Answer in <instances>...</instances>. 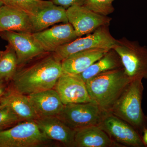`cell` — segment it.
<instances>
[{"mask_svg": "<svg viewBox=\"0 0 147 147\" xmlns=\"http://www.w3.org/2000/svg\"><path fill=\"white\" fill-rule=\"evenodd\" d=\"M4 5L17 9L30 16H35L44 9L53 4L45 0H1Z\"/></svg>", "mask_w": 147, "mask_h": 147, "instance_id": "22", "label": "cell"}, {"mask_svg": "<svg viewBox=\"0 0 147 147\" xmlns=\"http://www.w3.org/2000/svg\"><path fill=\"white\" fill-rule=\"evenodd\" d=\"M131 80L123 67L98 74L86 84L92 101L109 112Z\"/></svg>", "mask_w": 147, "mask_h": 147, "instance_id": "2", "label": "cell"}, {"mask_svg": "<svg viewBox=\"0 0 147 147\" xmlns=\"http://www.w3.org/2000/svg\"><path fill=\"white\" fill-rule=\"evenodd\" d=\"M35 121L49 140L59 142L65 147H74L75 130L67 126L57 116L38 118Z\"/></svg>", "mask_w": 147, "mask_h": 147, "instance_id": "13", "label": "cell"}, {"mask_svg": "<svg viewBox=\"0 0 147 147\" xmlns=\"http://www.w3.org/2000/svg\"><path fill=\"white\" fill-rule=\"evenodd\" d=\"M98 126L122 147H146L134 127L110 112L106 113Z\"/></svg>", "mask_w": 147, "mask_h": 147, "instance_id": "8", "label": "cell"}, {"mask_svg": "<svg viewBox=\"0 0 147 147\" xmlns=\"http://www.w3.org/2000/svg\"><path fill=\"white\" fill-rule=\"evenodd\" d=\"M4 106L5 105L2 103L1 101V100H0V109L2 108L3 107H4Z\"/></svg>", "mask_w": 147, "mask_h": 147, "instance_id": "28", "label": "cell"}, {"mask_svg": "<svg viewBox=\"0 0 147 147\" xmlns=\"http://www.w3.org/2000/svg\"><path fill=\"white\" fill-rule=\"evenodd\" d=\"M68 22L79 37L89 34L104 26H110L112 18L98 14L84 5H74L66 9Z\"/></svg>", "mask_w": 147, "mask_h": 147, "instance_id": "9", "label": "cell"}, {"mask_svg": "<svg viewBox=\"0 0 147 147\" xmlns=\"http://www.w3.org/2000/svg\"><path fill=\"white\" fill-rule=\"evenodd\" d=\"M5 31L33 33L30 16L22 11L4 5L0 9V32Z\"/></svg>", "mask_w": 147, "mask_h": 147, "instance_id": "16", "label": "cell"}, {"mask_svg": "<svg viewBox=\"0 0 147 147\" xmlns=\"http://www.w3.org/2000/svg\"><path fill=\"white\" fill-rule=\"evenodd\" d=\"M116 41L110 33L109 26H104L86 36L80 37L63 45L53 53L55 57L61 62L71 55L85 50L94 48L112 49Z\"/></svg>", "mask_w": 147, "mask_h": 147, "instance_id": "7", "label": "cell"}, {"mask_svg": "<svg viewBox=\"0 0 147 147\" xmlns=\"http://www.w3.org/2000/svg\"><path fill=\"white\" fill-rule=\"evenodd\" d=\"M123 67L121 58L114 49H110L86 70L79 74L85 83L100 74Z\"/></svg>", "mask_w": 147, "mask_h": 147, "instance_id": "20", "label": "cell"}, {"mask_svg": "<svg viewBox=\"0 0 147 147\" xmlns=\"http://www.w3.org/2000/svg\"><path fill=\"white\" fill-rule=\"evenodd\" d=\"M32 34L38 44L47 53H54L63 45L79 38L69 23L55 25Z\"/></svg>", "mask_w": 147, "mask_h": 147, "instance_id": "12", "label": "cell"}, {"mask_svg": "<svg viewBox=\"0 0 147 147\" xmlns=\"http://www.w3.org/2000/svg\"><path fill=\"white\" fill-rule=\"evenodd\" d=\"M74 147H122L98 125L75 131Z\"/></svg>", "mask_w": 147, "mask_h": 147, "instance_id": "18", "label": "cell"}, {"mask_svg": "<svg viewBox=\"0 0 147 147\" xmlns=\"http://www.w3.org/2000/svg\"><path fill=\"white\" fill-rule=\"evenodd\" d=\"M49 140L34 121H24L0 130V147H39L48 145Z\"/></svg>", "mask_w": 147, "mask_h": 147, "instance_id": "5", "label": "cell"}, {"mask_svg": "<svg viewBox=\"0 0 147 147\" xmlns=\"http://www.w3.org/2000/svg\"><path fill=\"white\" fill-rule=\"evenodd\" d=\"M54 89L64 105L92 101L86 83L79 74L63 73Z\"/></svg>", "mask_w": 147, "mask_h": 147, "instance_id": "11", "label": "cell"}, {"mask_svg": "<svg viewBox=\"0 0 147 147\" xmlns=\"http://www.w3.org/2000/svg\"><path fill=\"white\" fill-rule=\"evenodd\" d=\"M109 50L94 48L69 56L61 61L63 73L76 75L83 73Z\"/></svg>", "mask_w": 147, "mask_h": 147, "instance_id": "15", "label": "cell"}, {"mask_svg": "<svg viewBox=\"0 0 147 147\" xmlns=\"http://www.w3.org/2000/svg\"><path fill=\"white\" fill-rule=\"evenodd\" d=\"M9 83L0 82V98L4 94L8 88Z\"/></svg>", "mask_w": 147, "mask_h": 147, "instance_id": "26", "label": "cell"}, {"mask_svg": "<svg viewBox=\"0 0 147 147\" xmlns=\"http://www.w3.org/2000/svg\"><path fill=\"white\" fill-rule=\"evenodd\" d=\"M106 113L91 101L64 105L57 117L76 131L87 127L99 125Z\"/></svg>", "mask_w": 147, "mask_h": 147, "instance_id": "6", "label": "cell"}, {"mask_svg": "<svg viewBox=\"0 0 147 147\" xmlns=\"http://www.w3.org/2000/svg\"><path fill=\"white\" fill-rule=\"evenodd\" d=\"M115 0H86L84 6L98 14L108 16L115 11L113 3Z\"/></svg>", "mask_w": 147, "mask_h": 147, "instance_id": "23", "label": "cell"}, {"mask_svg": "<svg viewBox=\"0 0 147 147\" xmlns=\"http://www.w3.org/2000/svg\"><path fill=\"white\" fill-rule=\"evenodd\" d=\"M56 5L60 6L66 9L74 5H84L86 0H51Z\"/></svg>", "mask_w": 147, "mask_h": 147, "instance_id": "25", "label": "cell"}, {"mask_svg": "<svg viewBox=\"0 0 147 147\" xmlns=\"http://www.w3.org/2000/svg\"><path fill=\"white\" fill-rule=\"evenodd\" d=\"M3 51H0V57H1V56L2 54Z\"/></svg>", "mask_w": 147, "mask_h": 147, "instance_id": "30", "label": "cell"}, {"mask_svg": "<svg viewBox=\"0 0 147 147\" xmlns=\"http://www.w3.org/2000/svg\"><path fill=\"white\" fill-rule=\"evenodd\" d=\"M142 80H131L109 112L129 124L142 136L147 129V116L142 108L144 90Z\"/></svg>", "mask_w": 147, "mask_h": 147, "instance_id": "3", "label": "cell"}, {"mask_svg": "<svg viewBox=\"0 0 147 147\" xmlns=\"http://www.w3.org/2000/svg\"><path fill=\"white\" fill-rule=\"evenodd\" d=\"M121 58L125 73L131 80L147 79V46L123 37L113 47Z\"/></svg>", "mask_w": 147, "mask_h": 147, "instance_id": "4", "label": "cell"}, {"mask_svg": "<svg viewBox=\"0 0 147 147\" xmlns=\"http://www.w3.org/2000/svg\"><path fill=\"white\" fill-rule=\"evenodd\" d=\"M30 17L34 33L41 31L58 23H69L66 9L54 4Z\"/></svg>", "mask_w": 147, "mask_h": 147, "instance_id": "19", "label": "cell"}, {"mask_svg": "<svg viewBox=\"0 0 147 147\" xmlns=\"http://www.w3.org/2000/svg\"><path fill=\"white\" fill-rule=\"evenodd\" d=\"M22 121L12 110L7 106L0 109V129H6Z\"/></svg>", "mask_w": 147, "mask_h": 147, "instance_id": "24", "label": "cell"}, {"mask_svg": "<svg viewBox=\"0 0 147 147\" xmlns=\"http://www.w3.org/2000/svg\"><path fill=\"white\" fill-rule=\"evenodd\" d=\"M4 5L2 1L1 0H0V9Z\"/></svg>", "mask_w": 147, "mask_h": 147, "instance_id": "29", "label": "cell"}, {"mask_svg": "<svg viewBox=\"0 0 147 147\" xmlns=\"http://www.w3.org/2000/svg\"><path fill=\"white\" fill-rule=\"evenodd\" d=\"M15 51L18 67L24 65L45 53L35 39L32 33L5 31L0 32Z\"/></svg>", "mask_w": 147, "mask_h": 147, "instance_id": "10", "label": "cell"}, {"mask_svg": "<svg viewBox=\"0 0 147 147\" xmlns=\"http://www.w3.org/2000/svg\"><path fill=\"white\" fill-rule=\"evenodd\" d=\"M28 96L38 118L57 116L64 106L59 96L54 88Z\"/></svg>", "mask_w": 147, "mask_h": 147, "instance_id": "14", "label": "cell"}, {"mask_svg": "<svg viewBox=\"0 0 147 147\" xmlns=\"http://www.w3.org/2000/svg\"><path fill=\"white\" fill-rule=\"evenodd\" d=\"M142 139L146 147H147V129H146L143 132Z\"/></svg>", "mask_w": 147, "mask_h": 147, "instance_id": "27", "label": "cell"}, {"mask_svg": "<svg viewBox=\"0 0 147 147\" xmlns=\"http://www.w3.org/2000/svg\"><path fill=\"white\" fill-rule=\"evenodd\" d=\"M18 68L15 51L8 44L0 57V82L10 83Z\"/></svg>", "mask_w": 147, "mask_h": 147, "instance_id": "21", "label": "cell"}, {"mask_svg": "<svg viewBox=\"0 0 147 147\" xmlns=\"http://www.w3.org/2000/svg\"><path fill=\"white\" fill-rule=\"evenodd\" d=\"M0 100L5 106L10 108L22 121H35L38 118L28 96L17 91L10 84Z\"/></svg>", "mask_w": 147, "mask_h": 147, "instance_id": "17", "label": "cell"}, {"mask_svg": "<svg viewBox=\"0 0 147 147\" xmlns=\"http://www.w3.org/2000/svg\"><path fill=\"white\" fill-rule=\"evenodd\" d=\"M62 74L61 62L53 53H45L18 67L9 84L17 91L28 95L54 88Z\"/></svg>", "mask_w": 147, "mask_h": 147, "instance_id": "1", "label": "cell"}, {"mask_svg": "<svg viewBox=\"0 0 147 147\" xmlns=\"http://www.w3.org/2000/svg\"><path fill=\"white\" fill-rule=\"evenodd\" d=\"M3 130V129H0V130Z\"/></svg>", "mask_w": 147, "mask_h": 147, "instance_id": "31", "label": "cell"}]
</instances>
